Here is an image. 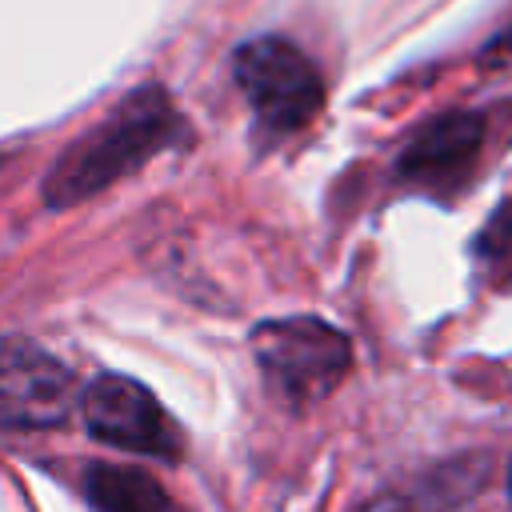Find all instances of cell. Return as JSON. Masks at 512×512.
<instances>
[{
  "mask_svg": "<svg viewBox=\"0 0 512 512\" xmlns=\"http://www.w3.org/2000/svg\"><path fill=\"white\" fill-rule=\"evenodd\" d=\"M476 260L492 288L512 292V200H504L476 236Z\"/></svg>",
  "mask_w": 512,
  "mask_h": 512,
  "instance_id": "cell-9",
  "label": "cell"
},
{
  "mask_svg": "<svg viewBox=\"0 0 512 512\" xmlns=\"http://www.w3.org/2000/svg\"><path fill=\"white\" fill-rule=\"evenodd\" d=\"M476 480H484V460L480 464L476 460L472 464H448L436 476H428L420 492L416 488L412 492H384L364 512H440L448 504V496L464 500L476 488Z\"/></svg>",
  "mask_w": 512,
  "mask_h": 512,
  "instance_id": "cell-8",
  "label": "cell"
},
{
  "mask_svg": "<svg viewBox=\"0 0 512 512\" xmlns=\"http://www.w3.org/2000/svg\"><path fill=\"white\" fill-rule=\"evenodd\" d=\"M232 72L268 132H300L324 104V80L316 64L284 36L244 40L232 56Z\"/></svg>",
  "mask_w": 512,
  "mask_h": 512,
  "instance_id": "cell-3",
  "label": "cell"
},
{
  "mask_svg": "<svg viewBox=\"0 0 512 512\" xmlns=\"http://www.w3.org/2000/svg\"><path fill=\"white\" fill-rule=\"evenodd\" d=\"M184 140L188 124L180 120L172 96L160 84H144L128 100H120L104 124L60 152V160L48 168L44 200L48 208H72Z\"/></svg>",
  "mask_w": 512,
  "mask_h": 512,
  "instance_id": "cell-1",
  "label": "cell"
},
{
  "mask_svg": "<svg viewBox=\"0 0 512 512\" xmlns=\"http://www.w3.org/2000/svg\"><path fill=\"white\" fill-rule=\"evenodd\" d=\"M80 412L88 432L104 444H116L124 452L164 460V464H176L184 456V436L176 420L160 408V400L144 384L128 376H116V372L96 376L80 396Z\"/></svg>",
  "mask_w": 512,
  "mask_h": 512,
  "instance_id": "cell-4",
  "label": "cell"
},
{
  "mask_svg": "<svg viewBox=\"0 0 512 512\" xmlns=\"http://www.w3.org/2000/svg\"><path fill=\"white\" fill-rule=\"evenodd\" d=\"M84 496L96 512H180L176 500L144 468L124 464H88Z\"/></svg>",
  "mask_w": 512,
  "mask_h": 512,
  "instance_id": "cell-7",
  "label": "cell"
},
{
  "mask_svg": "<svg viewBox=\"0 0 512 512\" xmlns=\"http://www.w3.org/2000/svg\"><path fill=\"white\" fill-rule=\"evenodd\" d=\"M72 404V372L24 336L4 340L0 412L8 428H56Z\"/></svg>",
  "mask_w": 512,
  "mask_h": 512,
  "instance_id": "cell-5",
  "label": "cell"
},
{
  "mask_svg": "<svg viewBox=\"0 0 512 512\" xmlns=\"http://www.w3.org/2000/svg\"><path fill=\"white\" fill-rule=\"evenodd\" d=\"M484 144V116L456 108V112H440L436 120H428L408 148L396 160V176L404 184H416L420 192L432 196H448L456 188L468 184L476 156Z\"/></svg>",
  "mask_w": 512,
  "mask_h": 512,
  "instance_id": "cell-6",
  "label": "cell"
},
{
  "mask_svg": "<svg viewBox=\"0 0 512 512\" xmlns=\"http://www.w3.org/2000/svg\"><path fill=\"white\" fill-rule=\"evenodd\" d=\"M252 356L268 392L284 408H308L324 400L352 368V344L340 328L316 316H284L252 328Z\"/></svg>",
  "mask_w": 512,
  "mask_h": 512,
  "instance_id": "cell-2",
  "label": "cell"
},
{
  "mask_svg": "<svg viewBox=\"0 0 512 512\" xmlns=\"http://www.w3.org/2000/svg\"><path fill=\"white\" fill-rule=\"evenodd\" d=\"M508 492H512V472H508Z\"/></svg>",
  "mask_w": 512,
  "mask_h": 512,
  "instance_id": "cell-10",
  "label": "cell"
}]
</instances>
